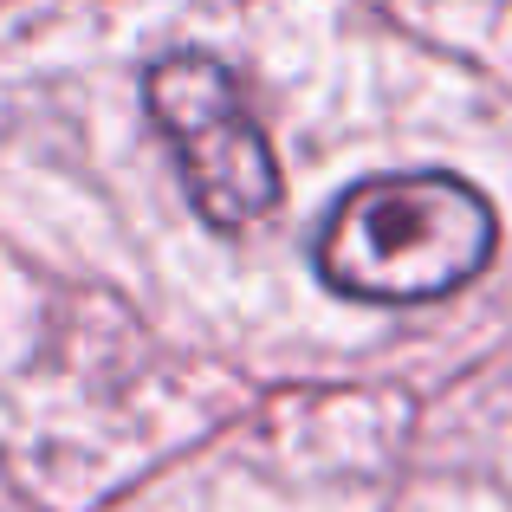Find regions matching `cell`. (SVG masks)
<instances>
[{"label": "cell", "instance_id": "1", "mask_svg": "<svg viewBox=\"0 0 512 512\" xmlns=\"http://www.w3.org/2000/svg\"><path fill=\"white\" fill-rule=\"evenodd\" d=\"M493 247L500 221L474 182L441 169L370 175L318 227V273L363 305H422L480 279Z\"/></svg>", "mask_w": 512, "mask_h": 512}, {"label": "cell", "instance_id": "2", "mask_svg": "<svg viewBox=\"0 0 512 512\" xmlns=\"http://www.w3.org/2000/svg\"><path fill=\"white\" fill-rule=\"evenodd\" d=\"M150 124L169 137L182 188L208 227H253L279 208V163L234 72L208 52H169L143 72Z\"/></svg>", "mask_w": 512, "mask_h": 512}]
</instances>
